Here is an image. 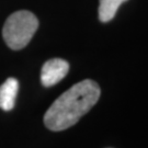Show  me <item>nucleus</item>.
<instances>
[{
  "label": "nucleus",
  "instance_id": "obj_5",
  "mask_svg": "<svg viewBox=\"0 0 148 148\" xmlns=\"http://www.w3.org/2000/svg\"><path fill=\"white\" fill-rule=\"evenodd\" d=\"M127 0H100L99 3V19L101 22L111 21L116 14L120 5Z\"/></svg>",
  "mask_w": 148,
  "mask_h": 148
},
{
  "label": "nucleus",
  "instance_id": "obj_2",
  "mask_svg": "<svg viewBox=\"0 0 148 148\" xmlns=\"http://www.w3.org/2000/svg\"><path fill=\"white\" fill-rule=\"evenodd\" d=\"M38 27V20L32 12L20 10L12 13L5 21L2 35L5 44L18 51L25 47L30 43Z\"/></svg>",
  "mask_w": 148,
  "mask_h": 148
},
{
  "label": "nucleus",
  "instance_id": "obj_3",
  "mask_svg": "<svg viewBox=\"0 0 148 148\" xmlns=\"http://www.w3.org/2000/svg\"><path fill=\"white\" fill-rule=\"evenodd\" d=\"M69 71V64L62 58H53L43 65L41 81L44 87H52L63 80Z\"/></svg>",
  "mask_w": 148,
  "mask_h": 148
},
{
  "label": "nucleus",
  "instance_id": "obj_1",
  "mask_svg": "<svg viewBox=\"0 0 148 148\" xmlns=\"http://www.w3.org/2000/svg\"><path fill=\"white\" fill-rule=\"evenodd\" d=\"M101 95L99 85L85 79L74 85L53 102L44 115V124L53 132L75 125L93 108Z\"/></svg>",
  "mask_w": 148,
  "mask_h": 148
},
{
  "label": "nucleus",
  "instance_id": "obj_4",
  "mask_svg": "<svg viewBox=\"0 0 148 148\" xmlns=\"http://www.w3.org/2000/svg\"><path fill=\"white\" fill-rule=\"evenodd\" d=\"M19 82L16 78H8L0 86V109L10 111L14 108Z\"/></svg>",
  "mask_w": 148,
  "mask_h": 148
}]
</instances>
